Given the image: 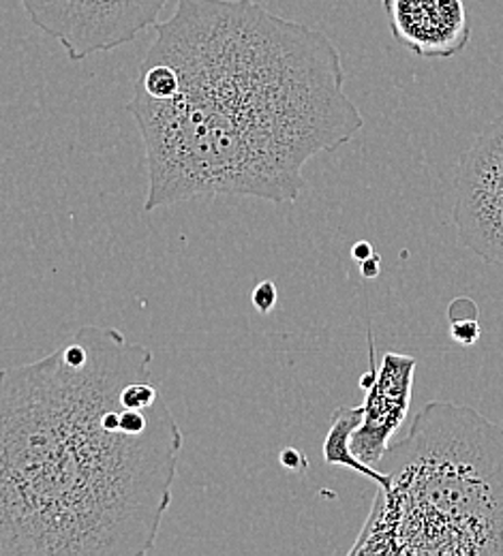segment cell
<instances>
[{
    "label": "cell",
    "mask_w": 503,
    "mask_h": 556,
    "mask_svg": "<svg viewBox=\"0 0 503 556\" xmlns=\"http://www.w3.org/2000/svg\"><path fill=\"white\" fill-rule=\"evenodd\" d=\"M482 328L480 321L476 317H461V319H450V337L463 345V348H471L480 341Z\"/></svg>",
    "instance_id": "obj_9"
},
{
    "label": "cell",
    "mask_w": 503,
    "mask_h": 556,
    "mask_svg": "<svg viewBox=\"0 0 503 556\" xmlns=\"http://www.w3.org/2000/svg\"><path fill=\"white\" fill-rule=\"evenodd\" d=\"M277 285L273 280H262L260 285H255L253 293H251V302L260 313H271L277 304Z\"/></svg>",
    "instance_id": "obj_10"
},
{
    "label": "cell",
    "mask_w": 503,
    "mask_h": 556,
    "mask_svg": "<svg viewBox=\"0 0 503 556\" xmlns=\"http://www.w3.org/2000/svg\"><path fill=\"white\" fill-rule=\"evenodd\" d=\"M281 465H284L288 471H295V473H302V471L309 467L306 458H304L298 450H291V447L281 452Z\"/></svg>",
    "instance_id": "obj_11"
},
{
    "label": "cell",
    "mask_w": 503,
    "mask_h": 556,
    "mask_svg": "<svg viewBox=\"0 0 503 556\" xmlns=\"http://www.w3.org/2000/svg\"><path fill=\"white\" fill-rule=\"evenodd\" d=\"M144 59L180 90H136L129 112L146 146L144 212L200 198L295 202L304 165L364 127L345 94L339 48L255 0H176Z\"/></svg>",
    "instance_id": "obj_1"
},
{
    "label": "cell",
    "mask_w": 503,
    "mask_h": 556,
    "mask_svg": "<svg viewBox=\"0 0 503 556\" xmlns=\"http://www.w3.org/2000/svg\"><path fill=\"white\" fill-rule=\"evenodd\" d=\"M452 218L461 242L503 270V116L461 156Z\"/></svg>",
    "instance_id": "obj_5"
},
{
    "label": "cell",
    "mask_w": 503,
    "mask_h": 556,
    "mask_svg": "<svg viewBox=\"0 0 503 556\" xmlns=\"http://www.w3.org/2000/svg\"><path fill=\"white\" fill-rule=\"evenodd\" d=\"M379 264H381V257H379L377 253H375V255H370L368 260H364V262L360 264V273H362V277H377V275H379Z\"/></svg>",
    "instance_id": "obj_12"
},
{
    "label": "cell",
    "mask_w": 503,
    "mask_h": 556,
    "mask_svg": "<svg viewBox=\"0 0 503 556\" xmlns=\"http://www.w3.org/2000/svg\"><path fill=\"white\" fill-rule=\"evenodd\" d=\"M392 39L427 61L458 56L471 26L463 0H381Z\"/></svg>",
    "instance_id": "obj_6"
},
{
    "label": "cell",
    "mask_w": 503,
    "mask_h": 556,
    "mask_svg": "<svg viewBox=\"0 0 503 556\" xmlns=\"http://www.w3.org/2000/svg\"><path fill=\"white\" fill-rule=\"evenodd\" d=\"M350 555H503V428L471 407L431 401L388 447Z\"/></svg>",
    "instance_id": "obj_3"
},
{
    "label": "cell",
    "mask_w": 503,
    "mask_h": 556,
    "mask_svg": "<svg viewBox=\"0 0 503 556\" xmlns=\"http://www.w3.org/2000/svg\"><path fill=\"white\" fill-rule=\"evenodd\" d=\"M152 353L84 326L0 377V556H142L172 505L183 432Z\"/></svg>",
    "instance_id": "obj_2"
},
{
    "label": "cell",
    "mask_w": 503,
    "mask_h": 556,
    "mask_svg": "<svg viewBox=\"0 0 503 556\" xmlns=\"http://www.w3.org/2000/svg\"><path fill=\"white\" fill-rule=\"evenodd\" d=\"M28 20L56 39L70 61L131 43L159 24L169 0H17Z\"/></svg>",
    "instance_id": "obj_4"
},
{
    "label": "cell",
    "mask_w": 503,
    "mask_h": 556,
    "mask_svg": "<svg viewBox=\"0 0 503 556\" xmlns=\"http://www.w3.org/2000/svg\"><path fill=\"white\" fill-rule=\"evenodd\" d=\"M418 359L407 353L388 351L379 364L375 383L362 403L364 416L352 434V452L366 465L377 467L390 447V437L403 426L412 405Z\"/></svg>",
    "instance_id": "obj_7"
},
{
    "label": "cell",
    "mask_w": 503,
    "mask_h": 556,
    "mask_svg": "<svg viewBox=\"0 0 503 556\" xmlns=\"http://www.w3.org/2000/svg\"><path fill=\"white\" fill-rule=\"evenodd\" d=\"M370 255H375V249H373V244L370 242H366V240H360L356 242L354 247H352V257L362 264L364 260H368Z\"/></svg>",
    "instance_id": "obj_13"
},
{
    "label": "cell",
    "mask_w": 503,
    "mask_h": 556,
    "mask_svg": "<svg viewBox=\"0 0 503 556\" xmlns=\"http://www.w3.org/2000/svg\"><path fill=\"white\" fill-rule=\"evenodd\" d=\"M364 416V407H339L330 417V428L324 439V463L335 467L352 469L368 480H373L379 488L390 484L388 471H379L373 465H366L352 452V434L359 430Z\"/></svg>",
    "instance_id": "obj_8"
}]
</instances>
